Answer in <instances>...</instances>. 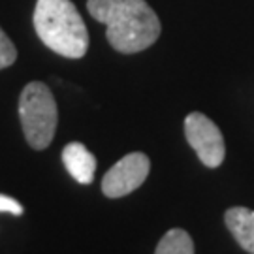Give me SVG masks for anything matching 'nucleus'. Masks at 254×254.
Here are the masks:
<instances>
[{"instance_id": "1", "label": "nucleus", "mask_w": 254, "mask_h": 254, "mask_svg": "<svg viewBox=\"0 0 254 254\" xmlns=\"http://www.w3.org/2000/svg\"><path fill=\"white\" fill-rule=\"evenodd\" d=\"M87 9L108 30L109 46L119 53H139L160 36V21L145 0H87Z\"/></svg>"}, {"instance_id": "2", "label": "nucleus", "mask_w": 254, "mask_h": 254, "mask_svg": "<svg viewBox=\"0 0 254 254\" xmlns=\"http://www.w3.org/2000/svg\"><path fill=\"white\" fill-rule=\"evenodd\" d=\"M34 28L51 51L66 59H81L89 49V32L72 0H38Z\"/></svg>"}, {"instance_id": "3", "label": "nucleus", "mask_w": 254, "mask_h": 254, "mask_svg": "<svg viewBox=\"0 0 254 254\" xmlns=\"http://www.w3.org/2000/svg\"><path fill=\"white\" fill-rule=\"evenodd\" d=\"M19 119L28 145L36 151L49 147L59 123V111L46 83L32 81L23 89L19 98Z\"/></svg>"}, {"instance_id": "4", "label": "nucleus", "mask_w": 254, "mask_h": 254, "mask_svg": "<svg viewBox=\"0 0 254 254\" xmlns=\"http://www.w3.org/2000/svg\"><path fill=\"white\" fill-rule=\"evenodd\" d=\"M185 136L190 147L196 151L203 166L218 168L224 162L226 145L220 128L200 111H194L185 119Z\"/></svg>"}, {"instance_id": "5", "label": "nucleus", "mask_w": 254, "mask_h": 254, "mask_svg": "<svg viewBox=\"0 0 254 254\" xmlns=\"http://www.w3.org/2000/svg\"><path fill=\"white\" fill-rule=\"evenodd\" d=\"M151 170V160L143 153H130L123 156L104 179H102V192L108 198H123L130 192L137 190Z\"/></svg>"}, {"instance_id": "6", "label": "nucleus", "mask_w": 254, "mask_h": 254, "mask_svg": "<svg viewBox=\"0 0 254 254\" xmlns=\"http://www.w3.org/2000/svg\"><path fill=\"white\" fill-rule=\"evenodd\" d=\"M63 162L68 173L81 185H91L96 173V158L79 141H72L63 149Z\"/></svg>"}, {"instance_id": "7", "label": "nucleus", "mask_w": 254, "mask_h": 254, "mask_svg": "<svg viewBox=\"0 0 254 254\" xmlns=\"http://www.w3.org/2000/svg\"><path fill=\"white\" fill-rule=\"evenodd\" d=\"M228 230L247 253L254 254V211L247 207H232L224 215Z\"/></svg>"}, {"instance_id": "8", "label": "nucleus", "mask_w": 254, "mask_h": 254, "mask_svg": "<svg viewBox=\"0 0 254 254\" xmlns=\"http://www.w3.org/2000/svg\"><path fill=\"white\" fill-rule=\"evenodd\" d=\"M154 254H194L192 237L181 228H173L164 234Z\"/></svg>"}, {"instance_id": "9", "label": "nucleus", "mask_w": 254, "mask_h": 254, "mask_svg": "<svg viewBox=\"0 0 254 254\" xmlns=\"http://www.w3.org/2000/svg\"><path fill=\"white\" fill-rule=\"evenodd\" d=\"M15 59H17V49L8 38V34L0 28V70L11 66L15 63Z\"/></svg>"}, {"instance_id": "10", "label": "nucleus", "mask_w": 254, "mask_h": 254, "mask_svg": "<svg viewBox=\"0 0 254 254\" xmlns=\"http://www.w3.org/2000/svg\"><path fill=\"white\" fill-rule=\"evenodd\" d=\"M0 213H9V215H23V205L17 200L0 194Z\"/></svg>"}]
</instances>
